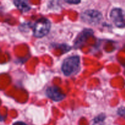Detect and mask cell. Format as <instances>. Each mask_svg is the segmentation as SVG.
Listing matches in <instances>:
<instances>
[{
    "label": "cell",
    "mask_w": 125,
    "mask_h": 125,
    "mask_svg": "<svg viewBox=\"0 0 125 125\" xmlns=\"http://www.w3.org/2000/svg\"><path fill=\"white\" fill-rule=\"evenodd\" d=\"M80 68V59L78 56H72L64 60L62 66L63 74L70 76L76 74Z\"/></svg>",
    "instance_id": "obj_1"
},
{
    "label": "cell",
    "mask_w": 125,
    "mask_h": 125,
    "mask_svg": "<svg viewBox=\"0 0 125 125\" xmlns=\"http://www.w3.org/2000/svg\"><path fill=\"white\" fill-rule=\"evenodd\" d=\"M51 28L50 21L45 18L39 19L34 26V35L36 37L41 38L45 36L49 32Z\"/></svg>",
    "instance_id": "obj_2"
},
{
    "label": "cell",
    "mask_w": 125,
    "mask_h": 125,
    "mask_svg": "<svg viewBox=\"0 0 125 125\" xmlns=\"http://www.w3.org/2000/svg\"><path fill=\"white\" fill-rule=\"evenodd\" d=\"M103 18L102 14L95 10H87L82 14L83 21L91 25H96L101 22Z\"/></svg>",
    "instance_id": "obj_3"
},
{
    "label": "cell",
    "mask_w": 125,
    "mask_h": 125,
    "mask_svg": "<svg viewBox=\"0 0 125 125\" xmlns=\"http://www.w3.org/2000/svg\"><path fill=\"white\" fill-rule=\"evenodd\" d=\"M111 17L112 21L117 26L121 28L125 26L124 13L121 9L115 8L112 10L111 12Z\"/></svg>",
    "instance_id": "obj_4"
},
{
    "label": "cell",
    "mask_w": 125,
    "mask_h": 125,
    "mask_svg": "<svg viewBox=\"0 0 125 125\" xmlns=\"http://www.w3.org/2000/svg\"><path fill=\"white\" fill-rule=\"evenodd\" d=\"M46 95L54 101H60L63 100L65 95L57 87H50L46 90Z\"/></svg>",
    "instance_id": "obj_5"
},
{
    "label": "cell",
    "mask_w": 125,
    "mask_h": 125,
    "mask_svg": "<svg viewBox=\"0 0 125 125\" xmlns=\"http://www.w3.org/2000/svg\"><path fill=\"white\" fill-rule=\"evenodd\" d=\"M14 4L16 7L22 12H27L30 9L28 0H14Z\"/></svg>",
    "instance_id": "obj_6"
},
{
    "label": "cell",
    "mask_w": 125,
    "mask_h": 125,
    "mask_svg": "<svg viewBox=\"0 0 125 125\" xmlns=\"http://www.w3.org/2000/svg\"><path fill=\"white\" fill-rule=\"evenodd\" d=\"M118 114L125 118V107H120L118 111Z\"/></svg>",
    "instance_id": "obj_7"
},
{
    "label": "cell",
    "mask_w": 125,
    "mask_h": 125,
    "mask_svg": "<svg viewBox=\"0 0 125 125\" xmlns=\"http://www.w3.org/2000/svg\"><path fill=\"white\" fill-rule=\"evenodd\" d=\"M66 2H68L69 4H76L80 2L81 0H65Z\"/></svg>",
    "instance_id": "obj_8"
},
{
    "label": "cell",
    "mask_w": 125,
    "mask_h": 125,
    "mask_svg": "<svg viewBox=\"0 0 125 125\" xmlns=\"http://www.w3.org/2000/svg\"><path fill=\"white\" fill-rule=\"evenodd\" d=\"M13 125H27L25 124L24 123H23V122H17V123H15Z\"/></svg>",
    "instance_id": "obj_9"
}]
</instances>
